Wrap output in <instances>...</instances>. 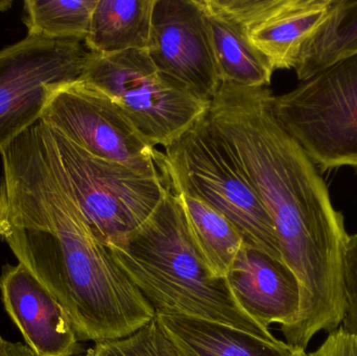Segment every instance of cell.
<instances>
[{"label": "cell", "instance_id": "11", "mask_svg": "<svg viewBox=\"0 0 357 356\" xmlns=\"http://www.w3.org/2000/svg\"><path fill=\"white\" fill-rule=\"evenodd\" d=\"M243 29L273 70L295 69L304 42L322 24L333 0H214Z\"/></svg>", "mask_w": 357, "mask_h": 356}, {"label": "cell", "instance_id": "7", "mask_svg": "<svg viewBox=\"0 0 357 356\" xmlns=\"http://www.w3.org/2000/svg\"><path fill=\"white\" fill-rule=\"evenodd\" d=\"M81 81L110 96L154 148L171 146L210 108L162 75L146 50L94 52Z\"/></svg>", "mask_w": 357, "mask_h": 356}, {"label": "cell", "instance_id": "3", "mask_svg": "<svg viewBox=\"0 0 357 356\" xmlns=\"http://www.w3.org/2000/svg\"><path fill=\"white\" fill-rule=\"evenodd\" d=\"M107 248L156 316L204 320L276 340L239 307L226 278L206 265L171 190L139 227Z\"/></svg>", "mask_w": 357, "mask_h": 356}, {"label": "cell", "instance_id": "8", "mask_svg": "<svg viewBox=\"0 0 357 356\" xmlns=\"http://www.w3.org/2000/svg\"><path fill=\"white\" fill-rule=\"evenodd\" d=\"M93 54L81 40L31 35L0 49V155L41 121L56 91L81 81Z\"/></svg>", "mask_w": 357, "mask_h": 356}, {"label": "cell", "instance_id": "24", "mask_svg": "<svg viewBox=\"0 0 357 356\" xmlns=\"http://www.w3.org/2000/svg\"><path fill=\"white\" fill-rule=\"evenodd\" d=\"M13 1L10 0H0V12H6L12 8Z\"/></svg>", "mask_w": 357, "mask_h": 356}, {"label": "cell", "instance_id": "9", "mask_svg": "<svg viewBox=\"0 0 357 356\" xmlns=\"http://www.w3.org/2000/svg\"><path fill=\"white\" fill-rule=\"evenodd\" d=\"M41 121L92 156L165 181L162 152L144 139L110 96L86 82L56 91Z\"/></svg>", "mask_w": 357, "mask_h": 356}, {"label": "cell", "instance_id": "15", "mask_svg": "<svg viewBox=\"0 0 357 356\" xmlns=\"http://www.w3.org/2000/svg\"><path fill=\"white\" fill-rule=\"evenodd\" d=\"M199 2L205 15L220 83L250 88L268 87L274 70L250 43L238 23L214 0Z\"/></svg>", "mask_w": 357, "mask_h": 356}, {"label": "cell", "instance_id": "22", "mask_svg": "<svg viewBox=\"0 0 357 356\" xmlns=\"http://www.w3.org/2000/svg\"><path fill=\"white\" fill-rule=\"evenodd\" d=\"M307 356H357V336L337 328L328 334L326 340L318 349Z\"/></svg>", "mask_w": 357, "mask_h": 356}, {"label": "cell", "instance_id": "13", "mask_svg": "<svg viewBox=\"0 0 357 356\" xmlns=\"http://www.w3.org/2000/svg\"><path fill=\"white\" fill-rule=\"evenodd\" d=\"M226 279L239 307L264 327L283 330L295 321L301 293L284 261L243 244Z\"/></svg>", "mask_w": 357, "mask_h": 356}, {"label": "cell", "instance_id": "4", "mask_svg": "<svg viewBox=\"0 0 357 356\" xmlns=\"http://www.w3.org/2000/svg\"><path fill=\"white\" fill-rule=\"evenodd\" d=\"M162 165L172 192L203 201L237 228L245 245L284 261L270 215L208 113L165 148Z\"/></svg>", "mask_w": 357, "mask_h": 356}, {"label": "cell", "instance_id": "20", "mask_svg": "<svg viewBox=\"0 0 357 356\" xmlns=\"http://www.w3.org/2000/svg\"><path fill=\"white\" fill-rule=\"evenodd\" d=\"M86 356H183L163 330L158 317L134 334L98 343Z\"/></svg>", "mask_w": 357, "mask_h": 356}, {"label": "cell", "instance_id": "16", "mask_svg": "<svg viewBox=\"0 0 357 356\" xmlns=\"http://www.w3.org/2000/svg\"><path fill=\"white\" fill-rule=\"evenodd\" d=\"M155 0H98L85 42L91 52L110 56L146 50Z\"/></svg>", "mask_w": 357, "mask_h": 356}, {"label": "cell", "instance_id": "21", "mask_svg": "<svg viewBox=\"0 0 357 356\" xmlns=\"http://www.w3.org/2000/svg\"><path fill=\"white\" fill-rule=\"evenodd\" d=\"M345 317L341 327L357 336V234L350 235L346 253Z\"/></svg>", "mask_w": 357, "mask_h": 356}, {"label": "cell", "instance_id": "25", "mask_svg": "<svg viewBox=\"0 0 357 356\" xmlns=\"http://www.w3.org/2000/svg\"><path fill=\"white\" fill-rule=\"evenodd\" d=\"M77 356H86V355H77Z\"/></svg>", "mask_w": 357, "mask_h": 356}, {"label": "cell", "instance_id": "5", "mask_svg": "<svg viewBox=\"0 0 357 356\" xmlns=\"http://www.w3.org/2000/svg\"><path fill=\"white\" fill-rule=\"evenodd\" d=\"M39 125L52 171L105 246L139 227L169 192L161 178L92 156L41 121Z\"/></svg>", "mask_w": 357, "mask_h": 356}, {"label": "cell", "instance_id": "12", "mask_svg": "<svg viewBox=\"0 0 357 356\" xmlns=\"http://www.w3.org/2000/svg\"><path fill=\"white\" fill-rule=\"evenodd\" d=\"M6 313L27 346L39 356L83 353L70 319L54 295L22 265H6L0 276Z\"/></svg>", "mask_w": 357, "mask_h": 356}, {"label": "cell", "instance_id": "6", "mask_svg": "<svg viewBox=\"0 0 357 356\" xmlns=\"http://www.w3.org/2000/svg\"><path fill=\"white\" fill-rule=\"evenodd\" d=\"M273 109L320 173L345 167L357 171V54L274 96Z\"/></svg>", "mask_w": 357, "mask_h": 356}, {"label": "cell", "instance_id": "2", "mask_svg": "<svg viewBox=\"0 0 357 356\" xmlns=\"http://www.w3.org/2000/svg\"><path fill=\"white\" fill-rule=\"evenodd\" d=\"M39 123L1 154L0 240L62 305L79 342L126 338L156 314L61 185Z\"/></svg>", "mask_w": 357, "mask_h": 356}, {"label": "cell", "instance_id": "23", "mask_svg": "<svg viewBox=\"0 0 357 356\" xmlns=\"http://www.w3.org/2000/svg\"><path fill=\"white\" fill-rule=\"evenodd\" d=\"M0 356H39L22 343H13L0 336Z\"/></svg>", "mask_w": 357, "mask_h": 356}, {"label": "cell", "instance_id": "1", "mask_svg": "<svg viewBox=\"0 0 357 356\" xmlns=\"http://www.w3.org/2000/svg\"><path fill=\"white\" fill-rule=\"evenodd\" d=\"M268 87L222 82L208 118L270 215L283 261L299 282L295 321L285 342L305 350L314 336L345 317L346 253L350 235L314 163L281 127Z\"/></svg>", "mask_w": 357, "mask_h": 356}, {"label": "cell", "instance_id": "10", "mask_svg": "<svg viewBox=\"0 0 357 356\" xmlns=\"http://www.w3.org/2000/svg\"><path fill=\"white\" fill-rule=\"evenodd\" d=\"M146 52L167 79L211 102L220 77L199 0H155Z\"/></svg>", "mask_w": 357, "mask_h": 356}, {"label": "cell", "instance_id": "19", "mask_svg": "<svg viewBox=\"0 0 357 356\" xmlns=\"http://www.w3.org/2000/svg\"><path fill=\"white\" fill-rule=\"evenodd\" d=\"M98 0H26L23 22L27 35L85 41Z\"/></svg>", "mask_w": 357, "mask_h": 356}, {"label": "cell", "instance_id": "14", "mask_svg": "<svg viewBox=\"0 0 357 356\" xmlns=\"http://www.w3.org/2000/svg\"><path fill=\"white\" fill-rule=\"evenodd\" d=\"M183 356H307L285 341L264 340L222 324L157 316Z\"/></svg>", "mask_w": 357, "mask_h": 356}, {"label": "cell", "instance_id": "18", "mask_svg": "<svg viewBox=\"0 0 357 356\" xmlns=\"http://www.w3.org/2000/svg\"><path fill=\"white\" fill-rule=\"evenodd\" d=\"M357 54V0H333L322 24L304 42L295 70L300 82Z\"/></svg>", "mask_w": 357, "mask_h": 356}, {"label": "cell", "instance_id": "17", "mask_svg": "<svg viewBox=\"0 0 357 356\" xmlns=\"http://www.w3.org/2000/svg\"><path fill=\"white\" fill-rule=\"evenodd\" d=\"M175 194L206 265L214 275L226 278L245 244L241 232L225 215L203 201L186 194Z\"/></svg>", "mask_w": 357, "mask_h": 356}]
</instances>
